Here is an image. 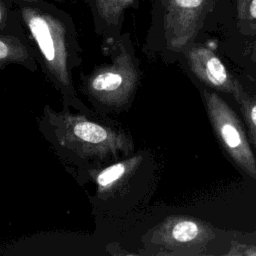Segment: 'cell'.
Instances as JSON below:
<instances>
[{
	"instance_id": "cell-6",
	"label": "cell",
	"mask_w": 256,
	"mask_h": 256,
	"mask_svg": "<svg viewBox=\"0 0 256 256\" xmlns=\"http://www.w3.org/2000/svg\"><path fill=\"white\" fill-rule=\"evenodd\" d=\"M162 30L166 48L182 51L197 36L206 14L207 0H163Z\"/></svg>"
},
{
	"instance_id": "cell-15",
	"label": "cell",
	"mask_w": 256,
	"mask_h": 256,
	"mask_svg": "<svg viewBox=\"0 0 256 256\" xmlns=\"http://www.w3.org/2000/svg\"><path fill=\"white\" fill-rule=\"evenodd\" d=\"M252 59L253 61L256 63V41L254 43V46H253V51H252Z\"/></svg>"
},
{
	"instance_id": "cell-4",
	"label": "cell",
	"mask_w": 256,
	"mask_h": 256,
	"mask_svg": "<svg viewBox=\"0 0 256 256\" xmlns=\"http://www.w3.org/2000/svg\"><path fill=\"white\" fill-rule=\"evenodd\" d=\"M216 233L207 222L187 215H172L150 230L145 238L157 255H200Z\"/></svg>"
},
{
	"instance_id": "cell-9",
	"label": "cell",
	"mask_w": 256,
	"mask_h": 256,
	"mask_svg": "<svg viewBox=\"0 0 256 256\" xmlns=\"http://www.w3.org/2000/svg\"><path fill=\"white\" fill-rule=\"evenodd\" d=\"M142 161V155L136 154L119 161H113L106 167L96 170L93 179L98 195L100 197H108L115 194L118 189L127 184L132 175L138 170Z\"/></svg>"
},
{
	"instance_id": "cell-11",
	"label": "cell",
	"mask_w": 256,
	"mask_h": 256,
	"mask_svg": "<svg viewBox=\"0 0 256 256\" xmlns=\"http://www.w3.org/2000/svg\"><path fill=\"white\" fill-rule=\"evenodd\" d=\"M0 33L26 35L18 0H0Z\"/></svg>"
},
{
	"instance_id": "cell-1",
	"label": "cell",
	"mask_w": 256,
	"mask_h": 256,
	"mask_svg": "<svg viewBox=\"0 0 256 256\" xmlns=\"http://www.w3.org/2000/svg\"><path fill=\"white\" fill-rule=\"evenodd\" d=\"M21 21L37 61L62 97L63 104L89 115L72 82V71L81 62L76 26L70 14L46 0H18Z\"/></svg>"
},
{
	"instance_id": "cell-2",
	"label": "cell",
	"mask_w": 256,
	"mask_h": 256,
	"mask_svg": "<svg viewBox=\"0 0 256 256\" xmlns=\"http://www.w3.org/2000/svg\"><path fill=\"white\" fill-rule=\"evenodd\" d=\"M90 116L73 113L66 104L60 111L45 106L40 129L62 157L79 165L103 164L132 153L127 134Z\"/></svg>"
},
{
	"instance_id": "cell-3",
	"label": "cell",
	"mask_w": 256,
	"mask_h": 256,
	"mask_svg": "<svg viewBox=\"0 0 256 256\" xmlns=\"http://www.w3.org/2000/svg\"><path fill=\"white\" fill-rule=\"evenodd\" d=\"M102 51L110 62L96 67L85 78L83 91L102 110H122L132 100L139 83L138 61L129 33L104 39Z\"/></svg>"
},
{
	"instance_id": "cell-5",
	"label": "cell",
	"mask_w": 256,
	"mask_h": 256,
	"mask_svg": "<svg viewBox=\"0 0 256 256\" xmlns=\"http://www.w3.org/2000/svg\"><path fill=\"white\" fill-rule=\"evenodd\" d=\"M202 95L211 126L223 149L238 168L256 179V158L238 116L218 94L203 90Z\"/></svg>"
},
{
	"instance_id": "cell-14",
	"label": "cell",
	"mask_w": 256,
	"mask_h": 256,
	"mask_svg": "<svg viewBox=\"0 0 256 256\" xmlns=\"http://www.w3.org/2000/svg\"><path fill=\"white\" fill-rule=\"evenodd\" d=\"M226 255H241V256H256V245L240 244L238 242H232L231 248Z\"/></svg>"
},
{
	"instance_id": "cell-13",
	"label": "cell",
	"mask_w": 256,
	"mask_h": 256,
	"mask_svg": "<svg viewBox=\"0 0 256 256\" xmlns=\"http://www.w3.org/2000/svg\"><path fill=\"white\" fill-rule=\"evenodd\" d=\"M237 14L239 20L247 22L251 30L256 29V0H238Z\"/></svg>"
},
{
	"instance_id": "cell-10",
	"label": "cell",
	"mask_w": 256,
	"mask_h": 256,
	"mask_svg": "<svg viewBox=\"0 0 256 256\" xmlns=\"http://www.w3.org/2000/svg\"><path fill=\"white\" fill-rule=\"evenodd\" d=\"M36 51L26 35L0 33V68L10 64L37 69Z\"/></svg>"
},
{
	"instance_id": "cell-8",
	"label": "cell",
	"mask_w": 256,
	"mask_h": 256,
	"mask_svg": "<svg viewBox=\"0 0 256 256\" xmlns=\"http://www.w3.org/2000/svg\"><path fill=\"white\" fill-rule=\"evenodd\" d=\"M89 8L94 30L104 39L122 34L124 16L129 8H138L140 0H84Z\"/></svg>"
},
{
	"instance_id": "cell-7",
	"label": "cell",
	"mask_w": 256,
	"mask_h": 256,
	"mask_svg": "<svg viewBox=\"0 0 256 256\" xmlns=\"http://www.w3.org/2000/svg\"><path fill=\"white\" fill-rule=\"evenodd\" d=\"M186 58L192 73L207 86L231 94L237 102L247 95L242 84L211 49L201 45L193 46L187 50Z\"/></svg>"
},
{
	"instance_id": "cell-12",
	"label": "cell",
	"mask_w": 256,
	"mask_h": 256,
	"mask_svg": "<svg viewBox=\"0 0 256 256\" xmlns=\"http://www.w3.org/2000/svg\"><path fill=\"white\" fill-rule=\"evenodd\" d=\"M241 106L243 116L248 125L251 140L256 147V98L248 94L238 102Z\"/></svg>"
},
{
	"instance_id": "cell-16",
	"label": "cell",
	"mask_w": 256,
	"mask_h": 256,
	"mask_svg": "<svg viewBox=\"0 0 256 256\" xmlns=\"http://www.w3.org/2000/svg\"><path fill=\"white\" fill-rule=\"evenodd\" d=\"M22 1H38V0H22ZM51 1H53V2H55V3H63L65 0H51Z\"/></svg>"
}]
</instances>
